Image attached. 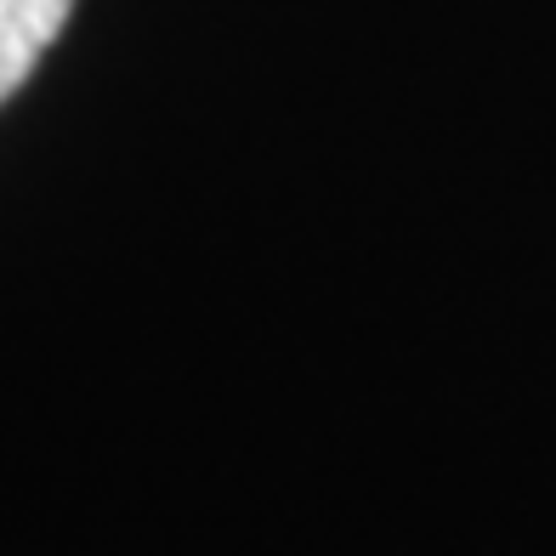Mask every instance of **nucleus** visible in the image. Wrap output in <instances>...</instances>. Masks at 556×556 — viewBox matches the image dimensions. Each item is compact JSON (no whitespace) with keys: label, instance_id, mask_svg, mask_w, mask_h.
<instances>
[{"label":"nucleus","instance_id":"1","mask_svg":"<svg viewBox=\"0 0 556 556\" xmlns=\"http://www.w3.org/2000/svg\"><path fill=\"white\" fill-rule=\"evenodd\" d=\"M74 0H0V103L29 80L46 46L63 35Z\"/></svg>","mask_w":556,"mask_h":556}]
</instances>
